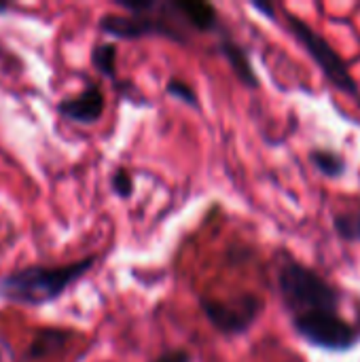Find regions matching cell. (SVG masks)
<instances>
[{
    "label": "cell",
    "instance_id": "ba28073f",
    "mask_svg": "<svg viewBox=\"0 0 360 362\" xmlns=\"http://www.w3.org/2000/svg\"><path fill=\"white\" fill-rule=\"evenodd\" d=\"M221 53L225 55V59L229 62V66L233 68L236 76L246 85V87H259V76L250 64L248 53L244 51L242 45H238L231 38H223L221 40Z\"/></svg>",
    "mask_w": 360,
    "mask_h": 362
},
{
    "label": "cell",
    "instance_id": "52a82bcc",
    "mask_svg": "<svg viewBox=\"0 0 360 362\" xmlns=\"http://www.w3.org/2000/svg\"><path fill=\"white\" fill-rule=\"evenodd\" d=\"M176 6L187 23L189 30H197V32H210L216 28L219 23V15L216 8L208 2H199V0H176Z\"/></svg>",
    "mask_w": 360,
    "mask_h": 362
},
{
    "label": "cell",
    "instance_id": "5b68a950",
    "mask_svg": "<svg viewBox=\"0 0 360 362\" xmlns=\"http://www.w3.org/2000/svg\"><path fill=\"white\" fill-rule=\"evenodd\" d=\"M199 308H202L204 316L210 320V325L229 337L246 333L263 312L261 299L252 293H242L229 301L202 297Z\"/></svg>",
    "mask_w": 360,
    "mask_h": 362
},
{
    "label": "cell",
    "instance_id": "7a4b0ae2",
    "mask_svg": "<svg viewBox=\"0 0 360 362\" xmlns=\"http://www.w3.org/2000/svg\"><path fill=\"white\" fill-rule=\"evenodd\" d=\"M278 288L291 316L320 310L339 312L342 293L333 284H329L318 272L297 261H289L280 267Z\"/></svg>",
    "mask_w": 360,
    "mask_h": 362
},
{
    "label": "cell",
    "instance_id": "4fadbf2b",
    "mask_svg": "<svg viewBox=\"0 0 360 362\" xmlns=\"http://www.w3.org/2000/svg\"><path fill=\"white\" fill-rule=\"evenodd\" d=\"M166 89H168L170 95H174V98L182 100L185 104L197 108V93H195V89H193L189 83H185V81H180V78H170Z\"/></svg>",
    "mask_w": 360,
    "mask_h": 362
},
{
    "label": "cell",
    "instance_id": "30bf717a",
    "mask_svg": "<svg viewBox=\"0 0 360 362\" xmlns=\"http://www.w3.org/2000/svg\"><path fill=\"white\" fill-rule=\"evenodd\" d=\"M333 229L344 242H360V206L335 212Z\"/></svg>",
    "mask_w": 360,
    "mask_h": 362
},
{
    "label": "cell",
    "instance_id": "277c9868",
    "mask_svg": "<svg viewBox=\"0 0 360 362\" xmlns=\"http://www.w3.org/2000/svg\"><path fill=\"white\" fill-rule=\"evenodd\" d=\"M286 23L291 28V34L303 45V49L310 53V57L318 64V68L323 70V74L327 76V81L331 85H335L337 89L350 93V95H359V85L352 78L344 57L331 47V42L320 36L308 21L299 19L297 15L289 13L286 15Z\"/></svg>",
    "mask_w": 360,
    "mask_h": 362
},
{
    "label": "cell",
    "instance_id": "5bb4252c",
    "mask_svg": "<svg viewBox=\"0 0 360 362\" xmlns=\"http://www.w3.org/2000/svg\"><path fill=\"white\" fill-rule=\"evenodd\" d=\"M110 185H112V191H115L119 197H129V195L134 193V180H132V176H129L125 170H117V172L112 174Z\"/></svg>",
    "mask_w": 360,
    "mask_h": 362
},
{
    "label": "cell",
    "instance_id": "8992f818",
    "mask_svg": "<svg viewBox=\"0 0 360 362\" xmlns=\"http://www.w3.org/2000/svg\"><path fill=\"white\" fill-rule=\"evenodd\" d=\"M59 115L74 123H93L104 112V93L98 85H89L74 98L59 102Z\"/></svg>",
    "mask_w": 360,
    "mask_h": 362
},
{
    "label": "cell",
    "instance_id": "9c48e42d",
    "mask_svg": "<svg viewBox=\"0 0 360 362\" xmlns=\"http://www.w3.org/2000/svg\"><path fill=\"white\" fill-rule=\"evenodd\" d=\"M310 161L327 178H339L346 172V159L331 148H312Z\"/></svg>",
    "mask_w": 360,
    "mask_h": 362
},
{
    "label": "cell",
    "instance_id": "9a60e30c",
    "mask_svg": "<svg viewBox=\"0 0 360 362\" xmlns=\"http://www.w3.org/2000/svg\"><path fill=\"white\" fill-rule=\"evenodd\" d=\"M155 362H191V354L187 350H172L161 354Z\"/></svg>",
    "mask_w": 360,
    "mask_h": 362
},
{
    "label": "cell",
    "instance_id": "6da1fadb",
    "mask_svg": "<svg viewBox=\"0 0 360 362\" xmlns=\"http://www.w3.org/2000/svg\"><path fill=\"white\" fill-rule=\"evenodd\" d=\"M95 263V257H87L59 267H25L8 274L0 280V297L17 303L38 308L57 299L72 282L83 278Z\"/></svg>",
    "mask_w": 360,
    "mask_h": 362
},
{
    "label": "cell",
    "instance_id": "3957f363",
    "mask_svg": "<svg viewBox=\"0 0 360 362\" xmlns=\"http://www.w3.org/2000/svg\"><path fill=\"white\" fill-rule=\"evenodd\" d=\"M293 329L310 344L331 352H346L360 341V333L339 312L320 310L293 316Z\"/></svg>",
    "mask_w": 360,
    "mask_h": 362
},
{
    "label": "cell",
    "instance_id": "8fae6325",
    "mask_svg": "<svg viewBox=\"0 0 360 362\" xmlns=\"http://www.w3.org/2000/svg\"><path fill=\"white\" fill-rule=\"evenodd\" d=\"M93 66L108 78H115V68H117V47L112 42H102L93 49L91 53Z\"/></svg>",
    "mask_w": 360,
    "mask_h": 362
},
{
    "label": "cell",
    "instance_id": "2e32d148",
    "mask_svg": "<svg viewBox=\"0 0 360 362\" xmlns=\"http://www.w3.org/2000/svg\"><path fill=\"white\" fill-rule=\"evenodd\" d=\"M255 8H257V11H263L269 19H274V15H276L274 6H267V4H263V2H255Z\"/></svg>",
    "mask_w": 360,
    "mask_h": 362
},
{
    "label": "cell",
    "instance_id": "e0dca14e",
    "mask_svg": "<svg viewBox=\"0 0 360 362\" xmlns=\"http://www.w3.org/2000/svg\"><path fill=\"white\" fill-rule=\"evenodd\" d=\"M4 11H8V4H0V13H4Z\"/></svg>",
    "mask_w": 360,
    "mask_h": 362
},
{
    "label": "cell",
    "instance_id": "7c38bea8",
    "mask_svg": "<svg viewBox=\"0 0 360 362\" xmlns=\"http://www.w3.org/2000/svg\"><path fill=\"white\" fill-rule=\"evenodd\" d=\"M64 344H66V333H62V331H45L34 339L30 354L32 356H45V354H51V352L59 350Z\"/></svg>",
    "mask_w": 360,
    "mask_h": 362
}]
</instances>
